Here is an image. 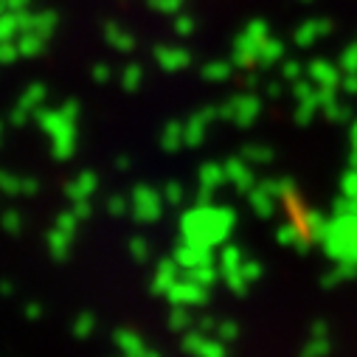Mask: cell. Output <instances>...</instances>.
<instances>
[{"instance_id": "6da1fadb", "label": "cell", "mask_w": 357, "mask_h": 357, "mask_svg": "<svg viewBox=\"0 0 357 357\" xmlns=\"http://www.w3.org/2000/svg\"><path fill=\"white\" fill-rule=\"evenodd\" d=\"M231 225V214L228 211H217V208H192L181 217V231H183V239L186 242H195V245H214L225 236Z\"/></svg>"}, {"instance_id": "7a4b0ae2", "label": "cell", "mask_w": 357, "mask_h": 357, "mask_svg": "<svg viewBox=\"0 0 357 357\" xmlns=\"http://www.w3.org/2000/svg\"><path fill=\"white\" fill-rule=\"evenodd\" d=\"M40 130L51 138V155L56 160H68L76 152V121L68 119L59 107H40L34 113Z\"/></svg>"}, {"instance_id": "3957f363", "label": "cell", "mask_w": 357, "mask_h": 357, "mask_svg": "<svg viewBox=\"0 0 357 357\" xmlns=\"http://www.w3.org/2000/svg\"><path fill=\"white\" fill-rule=\"evenodd\" d=\"M130 211H132V220L138 222H155L160 220V211H163V192L141 183L132 189L130 195Z\"/></svg>"}, {"instance_id": "277c9868", "label": "cell", "mask_w": 357, "mask_h": 357, "mask_svg": "<svg viewBox=\"0 0 357 357\" xmlns=\"http://www.w3.org/2000/svg\"><path fill=\"white\" fill-rule=\"evenodd\" d=\"M166 298L172 301V307H189V304H200V301L206 298V290H203V284H197L195 279H186V282L177 279V282L169 287Z\"/></svg>"}, {"instance_id": "5b68a950", "label": "cell", "mask_w": 357, "mask_h": 357, "mask_svg": "<svg viewBox=\"0 0 357 357\" xmlns=\"http://www.w3.org/2000/svg\"><path fill=\"white\" fill-rule=\"evenodd\" d=\"M99 189V177L91 172V169H84V172H79L70 183H65V197L70 200V203H76V200H91L93 197V192Z\"/></svg>"}, {"instance_id": "8992f818", "label": "cell", "mask_w": 357, "mask_h": 357, "mask_svg": "<svg viewBox=\"0 0 357 357\" xmlns=\"http://www.w3.org/2000/svg\"><path fill=\"white\" fill-rule=\"evenodd\" d=\"M174 261L183 267V271H195L200 264H208V245H195V242H183L174 250Z\"/></svg>"}, {"instance_id": "52a82bcc", "label": "cell", "mask_w": 357, "mask_h": 357, "mask_svg": "<svg viewBox=\"0 0 357 357\" xmlns=\"http://www.w3.org/2000/svg\"><path fill=\"white\" fill-rule=\"evenodd\" d=\"M177 267H181V264L174 261V256L158 261L155 273H152V293H155V296H166V293H169V287L177 282Z\"/></svg>"}, {"instance_id": "ba28073f", "label": "cell", "mask_w": 357, "mask_h": 357, "mask_svg": "<svg viewBox=\"0 0 357 357\" xmlns=\"http://www.w3.org/2000/svg\"><path fill=\"white\" fill-rule=\"evenodd\" d=\"M152 56H155L158 68H163V70H181L189 65V54L183 48H174V45H158Z\"/></svg>"}, {"instance_id": "9c48e42d", "label": "cell", "mask_w": 357, "mask_h": 357, "mask_svg": "<svg viewBox=\"0 0 357 357\" xmlns=\"http://www.w3.org/2000/svg\"><path fill=\"white\" fill-rule=\"evenodd\" d=\"M113 340H116V346H119V351H121L124 357H141V354L146 351L144 337H141L138 332H132V329H116Z\"/></svg>"}, {"instance_id": "30bf717a", "label": "cell", "mask_w": 357, "mask_h": 357, "mask_svg": "<svg viewBox=\"0 0 357 357\" xmlns=\"http://www.w3.org/2000/svg\"><path fill=\"white\" fill-rule=\"evenodd\" d=\"M45 242H48V253L56 259V261H65L68 256H70V242H73V234H68V231H62V228H51L48 231V236H45Z\"/></svg>"}, {"instance_id": "8fae6325", "label": "cell", "mask_w": 357, "mask_h": 357, "mask_svg": "<svg viewBox=\"0 0 357 357\" xmlns=\"http://www.w3.org/2000/svg\"><path fill=\"white\" fill-rule=\"evenodd\" d=\"M45 99H48V91H45V84L43 82H34V84H29L26 91L20 93V99H17V107H23L26 113H37L40 107H45Z\"/></svg>"}, {"instance_id": "7c38bea8", "label": "cell", "mask_w": 357, "mask_h": 357, "mask_svg": "<svg viewBox=\"0 0 357 357\" xmlns=\"http://www.w3.org/2000/svg\"><path fill=\"white\" fill-rule=\"evenodd\" d=\"M105 40H107L110 48H116V51H121V54H130V51L135 48V37H132L127 29H121L119 23H107V26H105Z\"/></svg>"}, {"instance_id": "4fadbf2b", "label": "cell", "mask_w": 357, "mask_h": 357, "mask_svg": "<svg viewBox=\"0 0 357 357\" xmlns=\"http://www.w3.org/2000/svg\"><path fill=\"white\" fill-rule=\"evenodd\" d=\"M45 43H48V37L40 31H20L17 34V48H20V56H26V59L43 54Z\"/></svg>"}, {"instance_id": "5bb4252c", "label": "cell", "mask_w": 357, "mask_h": 357, "mask_svg": "<svg viewBox=\"0 0 357 357\" xmlns=\"http://www.w3.org/2000/svg\"><path fill=\"white\" fill-rule=\"evenodd\" d=\"M181 144H186V124H181V121L166 124L160 132V146L166 152H174V149H181Z\"/></svg>"}, {"instance_id": "9a60e30c", "label": "cell", "mask_w": 357, "mask_h": 357, "mask_svg": "<svg viewBox=\"0 0 357 357\" xmlns=\"http://www.w3.org/2000/svg\"><path fill=\"white\" fill-rule=\"evenodd\" d=\"M56 23H59L56 12H34V17H31V29H29V31H40V34L51 37L54 29H56Z\"/></svg>"}, {"instance_id": "2e32d148", "label": "cell", "mask_w": 357, "mask_h": 357, "mask_svg": "<svg viewBox=\"0 0 357 357\" xmlns=\"http://www.w3.org/2000/svg\"><path fill=\"white\" fill-rule=\"evenodd\" d=\"M141 79H144V68H141L138 62H130V65L121 70V87H124V91H138Z\"/></svg>"}, {"instance_id": "e0dca14e", "label": "cell", "mask_w": 357, "mask_h": 357, "mask_svg": "<svg viewBox=\"0 0 357 357\" xmlns=\"http://www.w3.org/2000/svg\"><path fill=\"white\" fill-rule=\"evenodd\" d=\"M20 192H23V177H17L15 172H3V169H0V195L15 197Z\"/></svg>"}, {"instance_id": "ac0fdd59", "label": "cell", "mask_w": 357, "mask_h": 357, "mask_svg": "<svg viewBox=\"0 0 357 357\" xmlns=\"http://www.w3.org/2000/svg\"><path fill=\"white\" fill-rule=\"evenodd\" d=\"M17 34H20L17 17H15V12L9 9V12L0 15V43H3V40H17Z\"/></svg>"}, {"instance_id": "d6986e66", "label": "cell", "mask_w": 357, "mask_h": 357, "mask_svg": "<svg viewBox=\"0 0 357 357\" xmlns=\"http://www.w3.org/2000/svg\"><path fill=\"white\" fill-rule=\"evenodd\" d=\"M70 329H73L76 337H91L93 329H96V315H93V312H82V315H76V321H73Z\"/></svg>"}, {"instance_id": "ffe728a7", "label": "cell", "mask_w": 357, "mask_h": 357, "mask_svg": "<svg viewBox=\"0 0 357 357\" xmlns=\"http://www.w3.org/2000/svg\"><path fill=\"white\" fill-rule=\"evenodd\" d=\"M206 119H208L206 113H197V116L186 124V144H192V146L200 144V138H203V132H206Z\"/></svg>"}, {"instance_id": "44dd1931", "label": "cell", "mask_w": 357, "mask_h": 357, "mask_svg": "<svg viewBox=\"0 0 357 357\" xmlns=\"http://www.w3.org/2000/svg\"><path fill=\"white\" fill-rule=\"evenodd\" d=\"M0 225H3V231L6 234H20L23 231V217H20V211H15V208H9V211H3L0 214Z\"/></svg>"}, {"instance_id": "7402d4cb", "label": "cell", "mask_w": 357, "mask_h": 357, "mask_svg": "<svg viewBox=\"0 0 357 357\" xmlns=\"http://www.w3.org/2000/svg\"><path fill=\"white\" fill-rule=\"evenodd\" d=\"M130 256H132L138 264H144V261L149 259V242H146L144 236H132V239H130Z\"/></svg>"}, {"instance_id": "603a6c76", "label": "cell", "mask_w": 357, "mask_h": 357, "mask_svg": "<svg viewBox=\"0 0 357 357\" xmlns=\"http://www.w3.org/2000/svg\"><path fill=\"white\" fill-rule=\"evenodd\" d=\"M15 59H20L17 40H3V43H0V65H12Z\"/></svg>"}, {"instance_id": "cb8c5ba5", "label": "cell", "mask_w": 357, "mask_h": 357, "mask_svg": "<svg viewBox=\"0 0 357 357\" xmlns=\"http://www.w3.org/2000/svg\"><path fill=\"white\" fill-rule=\"evenodd\" d=\"M127 211H130V200H124L121 195L107 197V214H113V217H124Z\"/></svg>"}, {"instance_id": "d4e9b609", "label": "cell", "mask_w": 357, "mask_h": 357, "mask_svg": "<svg viewBox=\"0 0 357 357\" xmlns=\"http://www.w3.org/2000/svg\"><path fill=\"white\" fill-rule=\"evenodd\" d=\"M79 222H82V220H79L73 211H62V214L56 217V222H54V225H56V228H62V231H68V234H76V225H79Z\"/></svg>"}, {"instance_id": "484cf974", "label": "cell", "mask_w": 357, "mask_h": 357, "mask_svg": "<svg viewBox=\"0 0 357 357\" xmlns=\"http://www.w3.org/2000/svg\"><path fill=\"white\" fill-rule=\"evenodd\" d=\"M169 326H172V329H186V326H189V312H186L183 307H174V310L169 312Z\"/></svg>"}, {"instance_id": "4316f807", "label": "cell", "mask_w": 357, "mask_h": 357, "mask_svg": "<svg viewBox=\"0 0 357 357\" xmlns=\"http://www.w3.org/2000/svg\"><path fill=\"white\" fill-rule=\"evenodd\" d=\"M149 6L155 12H163V15H174L177 9L183 6V0H149Z\"/></svg>"}, {"instance_id": "83f0119b", "label": "cell", "mask_w": 357, "mask_h": 357, "mask_svg": "<svg viewBox=\"0 0 357 357\" xmlns=\"http://www.w3.org/2000/svg\"><path fill=\"white\" fill-rule=\"evenodd\" d=\"M163 200L172 203V206H177V203L183 200V186H181V183H174V181L166 183V186H163Z\"/></svg>"}, {"instance_id": "f1b7e54d", "label": "cell", "mask_w": 357, "mask_h": 357, "mask_svg": "<svg viewBox=\"0 0 357 357\" xmlns=\"http://www.w3.org/2000/svg\"><path fill=\"white\" fill-rule=\"evenodd\" d=\"M189 279H195L197 284H211L214 282V271L208 264H200V267H195V271H189Z\"/></svg>"}, {"instance_id": "f546056e", "label": "cell", "mask_w": 357, "mask_h": 357, "mask_svg": "<svg viewBox=\"0 0 357 357\" xmlns=\"http://www.w3.org/2000/svg\"><path fill=\"white\" fill-rule=\"evenodd\" d=\"M91 76H93V82H96V84H105V82H110V79H113V70H110V65H107V62H99V65H93Z\"/></svg>"}, {"instance_id": "4dcf8cb0", "label": "cell", "mask_w": 357, "mask_h": 357, "mask_svg": "<svg viewBox=\"0 0 357 357\" xmlns=\"http://www.w3.org/2000/svg\"><path fill=\"white\" fill-rule=\"evenodd\" d=\"M70 211L79 217V220H87L93 214V206H91V200H76V203H70Z\"/></svg>"}, {"instance_id": "1f68e13d", "label": "cell", "mask_w": 357, "mask_h": 357, "mask_svg": "<svg viewBox=\"0 0 357 357\" xmlns=\"http://www.w3.org/2000/svg\"><path fill=\"white\" fill-rule=\"evenodd\" d=\"M203 343H206V340H203V335H197V332H189V335L183 337V349H186V351H197V354H200Z\"/></svg>"}, {"instance_id": "d6a6232c", "label": "cell", "mask_w": 357, "mask_h": 357, "mask_svg": "<svg viewBox=\"0 0 357 357\" xmlns=\"http://www.w3.org/2000/svg\"><path fill=\"white\" fill-rule=\"evenodd\" d=\"M192 29H195V20H192L189 15H181V17L174 20V31H177V34L186 37V34H192Z\"/></svg>"}, {"instance_id": "836d02e7", "label": "cell", "mask_w": 357, "mask_h": 357, "mask_svg": "<svg viewBox=\"0 0 357 357\" xmlns=\"http://www.w3.org/2000/svg\"><path fill=\"white\" fill-rule=\"evenodd\" d=\"M200 177H203V183L206 186H214V183H220V172H217V166H203V172H200Z\"/></svg>"}, {"instance_id": "e575fe53", "label": "cell", "mask_w": 357, "mask_h": 357, "mask_svg": "<svg viewBox=\"0 0 357 357\" xmlns=\"http://www.w3.org/2000/svg\"><path fill=\"white\" fill-rule=\"evenodd\" d=\"M40 192V181H37V177H23V197H34Z\"/></svg>"}, {"instance_id": "d590c367", "label": "cell", "mask_w": 357, "mask_h": 357, "mask_svg": "<svg viewBox=\"0 0 357 357\" xmlns=\"http://www.w3.org/2000/svg\"><path fill=\"white\" fill-rule=\"evenodd\" d=\"M29 116H31V113H26L23 107H17V105H15V110H12V116H9V121H12V127H26Z\"/></svg>"}, {"instance_id": "8d00e7d4", "label": "cell", "mask_w": 357, "mask_h": 357, "mask_svg": "<svg viewBox=\"0 0 357 357\" xmlns=\"http://www.w3.org/2000/svg\"><path fill=\"white\" fill-rule=\"evenodd\" d=\"M59 110H62L68 119H73V121L79 119V102H76V99H68V102H62V105H59Z\"/></svg>"}, {"instance_id": "74e56055", "label": "cell", "mask_w": 357, "mask_h": 357, "mask_svg": "<svg viewBox=\"0 0 357 357\" xmlns=\"http://www.w3.org/2000/svg\"><path fill=\"white\" fill-rule=\"evenodd\" d=\"M23 312H26V318H29V321H37V318L43 315V307H40L37 301H29V304L23 307Z\"/></svg>"}, {"instance_id": "f35d334b", "label": "cell", "mask_w": 357, "mask_h": 357, "mask_svg": "<svg viewBox=\"0 0 357 357\" xmlns=\"http://www.w3.org/2000/svg\"><path fill=\"white\" fill-rule=\"evenodd\" d=\"M200 354H203V357H222V351H220V346H214V343H203V349H200Z\"/></svg>"}, {"instance_id": "ab89813d", "label": "cell", "mask_w": 357, "mask_h": 357, "mask_svg": "<svg viewBox=\"0 0 357 357\" xmlns=\"http://www.w3.org/2000/svg\"><path fill=\"white\" fill-rule=\"evenodd\" d=\"M203 73H206L208 79H220V76L225 73V68H222V65H208V68H206Z\"/></svg>"}, {"instance_id": "60d3db41", "label": "cell", "mask_w": 357, "mask_h": 357, "mask_svg": "<svg viewBox=\"0 0 357 357\" xmlns=\"http://www.w3.org/2000/svg\"><path fill=\"white\" fill-rule=\"evenodd\" d=\"M15 293V284L9 279H0V296H12Z\"/></svg>"}, {"instance_id": "b9f144b4", "label": "cell", "mask_w": 357, "mask_h": 357, "mask_svg": "<svg viewBox=\"0 0 357 357\" xmlns=\"http://www.w3.org/2000/svg\"><path fill=\"white\" fill-rule=\"evenodd\" d=\"M234 261H236V250H225V256H222L225 271H228V267H234Z\"/></svg>"}, {"instance_id": "7bdbcfd3", "label": "cell", "mask_w": 357, "mask_h": 357, "mask_svg": "<svg viewBox=\"0 0 357 357\" xmlns=\"http://www.w3.org/2000/svg\"><path fill=\"white\" fill-rule=\"evenodd\" d=\"M116 169H119V172H127V169H130V158H127V155L116 158Z\"/></svg>"}, {"instance_id": "ee69618b", "label": "cell", "mask_w": 357, "mask_h": 357, "mask_svg": "<svg viewBox=\"0 0 357 357\" xmlns=\"http://www.w3.org/2000/svg\"><path fill=\"white\" fill-rule=\"evenodd\" d=\"M197 203H200V206H206V203H208V189H203V192L197 195Z\"/></svg>"}, {"instance_id": "f6af8a7d", "label": "cell", "mask_w": 357, "mask_h": 357, "mask_svg": "<svg viewBox=\"0 0 357 357\" xmlns=\"http://www.w3.org/2000/svg\"><path fill=\"white\" fill-rule=\"evenodd\" d=\"M141 357H160V351H155V349H146Z\"/></svg>"}, {"instance_id": "bcb514c9", "label": "cell", "mask_w": 357, "mask_h": 357, "mask_svg": "<svg viewBox=\"0 0 357 357\" xmlns=\"http://www.w3.org/2000/svg\"><path fill=\"white\" fill-rule=\"evenodd\" d=\"M3 12H9V6H6V0H0V15Z\"/></svg>"}, {"instance_id": "7dc6e473", "label": "cell", "mask_w": 357, "mask_h": 357, "mask_svg": "<svg viewBox=\"0 0 357 357\" xmlns=\"http://www.w3.org/2000/svg\"><path fill=\"white\" fill-rule=\"evenodd\" d=\"M0 141H3V121H0Z\"/></svg>"}, {"instance_id": "c3c4849f", "label": "cell", "mask_w": 357, "mask_h": 357, "mask_svg": "<svg viewBox=\"0 0 357 357\" xmlns=\"http://www.w3.org/2000/svg\"><path fill=\"white\" fill-rule=\"evenodd\" d=\"M121 357H124V354H121Z\"/></svg>"}]
</instances>
